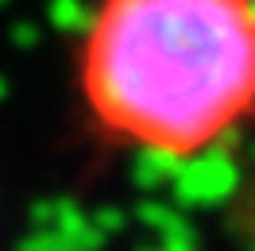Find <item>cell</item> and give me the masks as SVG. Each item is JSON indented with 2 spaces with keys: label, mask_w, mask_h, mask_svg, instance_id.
Listing matches in <instances>:
<instances>
[{
  "label": "cell",
  "mask_w": 255,
  "mask_h": 251,
  "mask_svg": "<svg viewBox=\"0 0 255 251\" xmlns=\"http://www.w3.org/2000/svg\"><path fill=\"white\" fill-rule=\"evenodd\" d=\"M81 97L139 151H209L255 112V0H101L81 43Z\"/></svg>",
  "instance_id": "1"
}]
</instances>
